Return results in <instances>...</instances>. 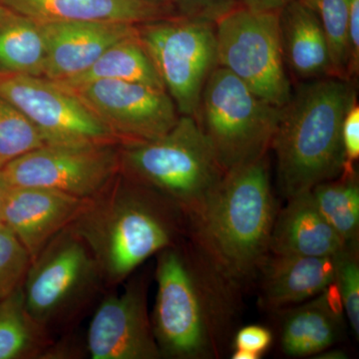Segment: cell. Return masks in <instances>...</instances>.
<instances>
[{"label":"cell","instance_id":"cell-27","mask_svg":"<svg viewBox=\"0 0 359 359\" xmlns=\"http://www.w3.org/2000/svg\"><path fill=\"white\" fill-rule=\"evenodd\" d=\"M30 262L32 257L20 241L0 224V302L22 285Z\"/></svg>","mask_w":359,"mask_h":359},{"label":"cell","instance_id":"cell-28","mask_svg":"<svg viewBox=\"0 0 359 359\" xmlns=\"http://www.w3.org/2000/svg\"><path fill=\"white\" fill-rule=\"evenodd\" d=\"M335 285L349 323L359 334V266L355 245H349L337 256Z\"/></svg>","mask_w":359,"mask_h":359},{"label":"cell","instance_id":"cell-36","mask_svg":"<svg viewBox=\"0 0 359 359\" xmlns=\"http://www.w3.org/2000/svg\"><path fill=\"white\" fill-rule=\"evenodd\" d=\"M151 1L156 2V4H163V6L171 7V0H151ZM172 11H173V9H172Z\"/></svg>","mask_w":359,"mask_h":359},{"label":"cell","instance_id":"cell-15","mask_svg":"<svg viewBox=\"0 0 359 359\" xmlns=\"http://www.w3.org/2000/svg\"><path fill=\"white\" fill-rule=\"evenodd\" d=\"M40 25L46 41L43 77L57 82L65 81L88 69L111 46L138 34L139 25L108 21H70Z\"/></svg>","mask_w":359,"mask_h":359},{"label":"cell","instance_id":"cell-11","mask_svg":"<svg viewBox=\"0 0 359 359\" xmlns=\"http://www.w3.org/2000/svg\"><path fill=\"white\" fill-rule=\"evenodd\" d=\"M157 255L158 289L152 327L161 354L174 358H198L209 344L199 285L175 245Z\"/></svg>","mask_w":359,"mask_h":359},{"label":"cell","instance_id":"cell-10","mask_svg":"<svg viewBox=\"0 0 359 359\" xmlns=\"http://www.w3.org/2000/svg\"><path fill=\"white\" fill-rule=\"evenodd\" d=\"M120 144L44 145L1 169L11 187L50 189L90 200L120 173Z\"/></svg>","mask_w":359,"mask_h":359},{"label":"cell","instance_id":"cell-21","mask_svg":"<svg viewBox=\"0 0 359 359\" xmlns=\"http://www.w3.org/2000/svg\"><path fill=\"white\" fill-rule=\"evenodd\" d=\"M65 355L50 334L26 309L22 285L0 302V359L59 358Z\"/></svg>","mask_w":359,"mask_h":359},{"label":"cell","instance_id":"cell-8","mask_svg":"<svg viewBox=\"0 0 359 359\" xmlns=\"http://www.w3.org/2000/svg\"><path fill=\"white\" fill-rule=\"evenodd\" d=\"M138 30L179 114L196 119L205 82L218 66L214 21L173 15Z\"/></svg>","mask_w":359,"mask_h":359},{"label":"cell","instance_id":"cell-30","mask_svg":"<svg viewBox=\"0 0 359 359\" xmlns=\"http://www.w3.org/2000/svg\"><path fill=\"white\" fill-rule=\"evenodd\" d=\"M341 142L344 149V171L355 170L354 164L359 157V106L358 99L353 101L344 116L341 127Z\"/></svg>","mask_w":359,"mask_h":359},{"label":"cell","instance_id":"cell-26","mask_svg":"<svg viewBox=\"0 0 359 359\" xmlns=\"http://www.w3.org/2000/svg\"><path fill=\"white\" fill-rule=\"evenodd\" d=\"M46 145L27 118L0 97V170L21 156Z\"/></svg>","mask_w":359,"mask_h":359},{"label":"cell","instance_id":"cell-17","mask_svg":"<svg viewBox=\"0 0 359 359\" xmlns=\"http://www.w3.org/2000/svg\"><path fill=\"white\" fill-rule=\"evenodd\" d=\"M276 218L269 250L276 256H337L347 245L318 211L311 191L290 198Z\"/></svg>","mask_w":359,"mask_h":359},{"label":"cell","instance_id":"cell-12","mask_svg":"<svg viewBox=\"0 0 359 359\" xmlns=\"http://www.w3.org/2000/svg\"><path fill=\"white\" fill-rule=\"evenodd\" d=\"M65 88L72 91L121 144L159 138L180 117L166 90L149 85L97 80Z\"/></svg>","mask_w":359,"mask_h":359},{"label":"cell","instance_id":"cell-35","mask_svg":"<svg viewBox=\"0 0 359 359\" xmlns=\"http://www.w3.org/2000/svg\"><path fill=\"white\" fill-rule=\"evenodd\" d=\"M261 356L250 351H244V349H236L233 354V359H259Z\"/></svg>","mask_w":359,"mask_h":359},{"label":"cell","instance_id":"cell-20","mask_svg":"<svg viewBox=\"0 0 359 359\" xmlns=\"http://www.w3.org/2000/svg\"><path fill=\"white\" fill-rule=\"evenodd\" d=\"M340 254V252H339ZM337 256H276L266 269L264 290L271 306L311 299L334 283Z\"/></svg>","mask_w":359,"mask_h":359},{"label":"cell","instance_id":"cell-5","mask_svg":"<svg viewBox=\"0 0 359 359\" xmlns=\"http://www.w3.org/2000/svg\"><path fill=\"white\" fill-rule=\"evenodd\" d=\"M103 285L91 250L69 226L32 259L23 299L33 320L52 335L76 320Z\"/></svg>","mask_w":359,"mask_h":359},{"label":"cell","instance_id":"cell-18","mask_svg":"<svg viewBox=\"0 0 359 359\" xmlns=\"http://www.w3.org/2000/svg\"><path fill=\"white\" fill-rule=\"evenodd\" d=\"M280 42L285 65L302 80L334 77L325 33L316 14L301 0L280 13Z\"/></svg>","mask_w":359,"mask_h":359},{"label":"cell","instance_id":"cell-33","mask_svg":"<svg viewBox=\"0 0 359 359\" xmlns=\"http://www.w3.org/2000/svg\"><path fill=\"white\" fill-rule=\"evenodd\" d=\"M238 6L257 11H280L292 0H238Z\"/></svg>","mask_w":359,"mask_h":359},{"label":"cell","instance_id":"cell-25","mask_svg":"<svg viewBox=\"0 0 359 359\" xmlns=\"http://www.w3.org/2000/svg\"><path fill=\"white\" fill-rule=\"evenodd\" d=\"M323 26L327 36L332 74L340 79L348 77L349 0H301ZM351 81V80H349Z\"/></svg>","mask_w":359,"mask_h":359},{"label":"cell","instance_id":"cell-4","mask_svg":"<svg viewBox=\"0 0 359 359\" xmlns=\"http://www.w3.org/2000/svg\"><path fill=\"white\" fill-rule=\"evenodd\" d=\"M119 157L120 174L190 216L199 211L226 174L191 116L180 115L176 124L154 140L120 144Z\"/></svg>","mask_w":359,"mask_h":359},{"label":"cell","instance_id":"cell-19","mask_svg":"<svg viewBox=\"0 0 359 359\" xmlns=\"http://www.w3.org/2000/svg\"><path fill=\"white\" fill-rule=\"evenodd\" d=\"M314 301L290 311L282 327V347L294 358L320 353L339 339L341 299L335 283Z\"/></svg>","mask_w":359,"mask_h":359},{"label":"cell","instance_id":"cell-16","mask_svg":"<svg viewBox=\"0 0 359 359\" xmlns=\"http://www.w3.org/2000/svg\"><path fill=\"white\" fill-rule=\"evenodd\" d=\"M37 22L108 21L142 25L175 15L171 7L151 0H0Z\"/></svg>","mask_w":359,"mask_h":359},{"label":"cell","instance_id":"cell-13","mask_svg":"<svg viewBox=\"0 0 359 359\" xmlns=\"http://www.w3.org/2000/svg\"><path fill=\"white\" fill-rule=\"evenodd\" d=\"M85 346L92 359H157L162 356L148 316L145 285H127L104 297L87 328Z\"/></svg>","mask_w":359,"mask_h":359},{"label":"cell","instance_id":"cell-34","mask_svg":"<svg viewBox=\"0 0 359 359\" xmlns=\"http://www.w3.org/2000/svg\"><path fill=\"white\" fill-rule=\"evenodd\" d=\"M9 185L7 184L1 170H0V224H1L2 209H4V200H6L7 191Z\"/></svg>","mask_w":359,"mask_h":359},{"label":"cell","instance_id":"cell-32","mask_svg":"<svg viewBox=\"0 0 359 359\" xmlns=\"http://www.w3.org/2000/svg\"><path fill=\"white\" fill-rule=\"evenodd\" d=\"M348 77L358 76L359 69V0H349Z\"/></svg>","mask_w":359,"mask_h":359},{"label":"cell","instance_id":"cell-22","mask_svg":"<svg viewBox=\"0 0 359 359\" xmlns=\"http://www.w3.org/2000/svg\"><path fill=\"white\" fill-rule=\"evenodd\" d=\"M46 55L41 25L0 4V72L43 77Z\"/></svg>","mask_w":359,"mask_h":359},{"label":"cell","instance_id":"cell-23","mask_svg":"<svg viewBox=\"0 0 359 359\" xmlns=\"http://www.w3.org/2000/svg\"><path fill=\"white\" fill-rule=\"evenodd\" d=\"M97 80L136 82L165 89L154 63L138 34L111 46L88 69L65 81H55L65 87H74Z\"/></svg>","mask_w":359,"mask_h":359},{"label":"cell","instance_id":"cell-7","mask_svg":"<svg viewBox=\"0 0 359 359\" xmlns=\"http://www.w3.org/2000/svg\"><path fill=\"white\" fill-rule=\"evenodd\" d=\"M280 13L238 6L215 25L218 66L233 73L257 96L283 107L292 90L283 56Z\"/></svg>","mask_w":359,"mask_h":359},{"label":"cell","instance_id":"cell-3","mask_svg":"<svg viewBox=\"0 0 359 359\" xmlns=\"http://www.w3.org/2000/svg\"><path fill=\"white\" fill-rule=\"evenodd\" d=\"M191 217L226 275L243 278L252 273L269 249L276 221L266 155L226 172Z\"/></svg>","mask_w":359,"mask_h":359},{"label":"cell","instance_id":"cell-1","mask_svg":"<svg viewBox=\"0 0 359 359\" xmlns=\"http://www.w3.org/2000/svg\"><path fill=\"white\" fill-rule=\"evenodd\" d=\"M179 212L155 191L119 173L70 226L91 250L104 285L116 287L149 257L174 247Z\"/></svg>","mask_w":359,"mask_h":359},{"label":"cell","instance_id":"cell-31","mask_svg":"<svg viewBox=\"0 0 359 359\" xmlns=\"http://www.w3.org/2000/svg\"><path fill=\"white\" fill-rule=\"evenodd\" d=\"M273 341L268 328L250 325L238 330L236 335V349H244L261 356L271 346Z\"/></svg>","mask_w":359,"mask_h":359},{"label":"cell","instance_id":"cell-24","mask_svg":"<svg viewBox=\"0 0 359 359\" xmlns=\"http://www.w3.org/2000/svg\"><path fill=\"white\" fill-rule=\"evenodd\" d=\"M318 211L342 242L355 245L359 230V186L355 170L323 182L311 190Z\"/></svg>","mask_w":359,"mask_h":359},{"label":"cell","instance_id":"cell-2","mask_svg":"<svg viewBox=\"0 0 359 359\" xmlns=\"http://www.w3.org/2000/svg\"><path fill=\"white\" fill-rule=\"evenodd\" d=\"M355 99L353 81L337 77L309 80L292 92L271 144L287 199L344 172L342 122Z\"/></svg>","mask_w":359,"mask_h":359},{"label":"cell","instance_id":"cell-14","mask_svg":"<svg viewBox=\"0 0 359 359\" xmlns=\"http://www.w3.org/2000/svg\"><path fill=\"white\" fill-rule=\"evenodd\" d=\"M87 202L88 200L50 189L9 186L1 224L33 259L76 219Z\"/></svg>","mask_w":359,"mask_h":359},{"label":"cell","instance_id":"cell-29","mask_svg":"<svg viewBox=\"0 0 359 359\" xmlns=\"http://www.w3.org/2000/svg\"><path fill=\"white\" fill-rule=\"evenodd\" d=\"M238 6V0H171L175 15L214 22Z\"/></svg>","mask_w":359,"mask_h":359},{"label":"cell","instance_id":"cell-6","mask_svg":"<svg viewBox=\"0 0 359 359\" xmlns=\"http://www.w3.org/2000/svg\"><path fill=\"white\" fill-rule=\"evenodd\" d=\"M280 114L282 107L217 66L205 82L196 120L219 165L229 172L266 155Z\"/></svg>","mask_w":359,"mask_h":359},{"label":"cell","instance_id":"cell-9","mask_svg":"<svg viewBox=\"0 0 359 359\" xmlns=\"http://www.w3.org/2000/svg\"><path fill=\"white\" fill-rule=\"evenodd\" d=\"M0 97L34 125L46 145L121 144L72 91L53 80L0 72Z\"/></svg>","mask_w":359,"mask_h":359}]
</instances>
